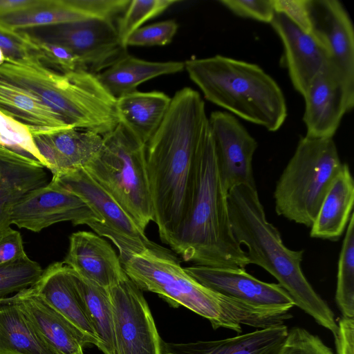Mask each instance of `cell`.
<instances>
[{
    "label": "cell",
    "instance_id": "cell-15",
    "mask_svg": "<svg viewBox=\"0 0 354 354\" xmlns=\"http://www.w3.org/2000/svg\"><path fill=\"white\" fill-rule=\"evenodd\" d=\"M184 268L203 286L250 306L284 311L295 306L290 296L279 283L262 281L245 268L200 265Z\"/></svg>",
    "mask_w": 354,
    "mask_h": 354
},
{
    "label": "cell",
    "instance_id": "cell-3",
    "mask_svg": "<svg viewBox=\"0 0 354 354\" xmlns=\"http://www.w3.org/2000/svg\"><path fill=\"white\" fill-rule=\"evenodd\" d=\"M228 206L233 235L239 245L246 247L250 264L272 275L295 306L335 337L337 324L334 313L301 270L304 250H292L284 245L278 229L266 218L257 188L248 185L232 188L228 192Z\"/></svg>",
    "mask_w": 354,
    "mask_h": 354
},
{
    "label": "cell",
    "instance_id": "cell-33",
    "mask_svg": "<svg viewBox=\"0 0 354 354\" xmlns=\"http://www.w3.org/2000/svg\"><path fill=\"white\" fill-rule=\"evenodd\" d=\"M178 0H132L118 22L117 30L120 41L127 47L128 38L146 21L164 12Z\"/></svg>",
    "mask_w": 354,
    "mask_h": 354
},
{
    "label": "cell",
    "instance_id": "cell-36",
    "mask_svg": "<svg viewBox=\"0 0 354 354\" xmlns=\"http://www.w3.org/2000/svg\"><path fill=\"white\" fill-rule=\"evenodd\" d=\"M26 35L35 46L43 64L45 62L63 74L84 70L78 58L65 47Z\"/></svg>",
    "mask_w": 354,
    "mask_h": 354
},
{
    "label": "cell",
    "instance_id": "cell-17",
    "mask_svg": "<svg viewBox=\"0 0 354 354\" xmlns=\"http://www.w3.org/2000/svg\"><path fill=\"white\" fill-rule=\"evenodd\" d=\"M283 47V59L294 88L304 95L310 83L330 63L325 48L313 34L276 13L270 23Z\"/></svg>",
    "mask_w": 354,
    "mask_h": 354
},
{
    "label": "cell",
    "instance_id": "cell-4",
    "mask_svg": "<svg viewBox=\"0 0 354 354\" xmlns=\"http://www.w3.org/2000/svg\"><path fill=\"white\" fill-rule=\"evenodd\" d=\"M127 277L142 291L156 293L207 319L214 329L241 333V325L264 328L271 322L267 309L250 306L214 291L195 280L174 252L153 243L122 263Z\"/></svg>",
    "mask_w": 354,
    "mask_h": 354
},
{
    "label": "cell",
    "instance_id": "cell-24",
    "mask_svg": "<svg viewBox=\"0 0 354 354\" xmlns=\"http://www.w3.org/2000/svg\"><path fill=\"white\" fill-rule=\"evenodd\" d=\"M184 69L182 62H150L127 53L95 75L104 89L117 99L136 91L138 85L147 80Z\"/></svg>",
    "mask_w": 354,
    "mask_h": 354
},
{
    "label": "cell",
    "instance_id": "cell-30",
    "mask_svg": "<svg viewBox=\"0 0 354 354\" xmlns=\"http://www.w3.org/2000/svg\"><path fill=\"white\" fill-rule=\"evenodd\" d=\"M41 132L47 134L68 169L84 167L97 154L103 142L100 134L72 127Z\"/></svg>",
    "mask_w": 354,
    "mask_h": 354
},
{
    "label": "cell",
    "instance_id": "cell-39",
    "mask_svg": "<svg viewBox=\"0 0 354 354\" xmlns=\"http://www.w3.org/2000/svg\"><path fill=\"white\" fill-rule=\"evenodd\" d=\"M223 6L241 17L270 24L276 14L273 0H221Z\"/></svg>",
    "mask_w": 354,
    "mask_h": 354
},
{
    "label": "cell",
    "instance_id": "cell-42",
    "mask_svg": "<svg viewBox=\"0 0 354 354\" xmlns=\"http://www.w3.org/2000/svg\"><path fill=\"white\" fill-rule=\"evenodd\" d=\"M337 354H354V319L342 317L335 336Z\"/></svg>",
    "mask_w": 354,
    "mask_h": 354
},
{
    "label": "cell",
    "instance_id": "cell-31",
    "mask_svg": "<svg viewBox=\"0 0 354 354\" xmlns=\"http://www.w3.org/2000/svg\"><path fill=\"white\" fill-rule=\"evenodd\" d=\"M335 301L343 317H354V214L347 225L338 260Z\"/></svg>",
    "mask_w": 354,
    "mask_h": 354
},
{
    "label": "cell",
    "instance_id": "cell-43",
    "mask_svg": "<svg viewBox=\"0 0 354 354\" xmlns=\"http://www.w3.org/2000/svg\"><path fill=\"white\" fill-rule=\"evenodd\" d=\"M37 0H0V17L35 3Z\"/></svg>",
    "mask_w": 354,
    "mask_h": 354
},
{
    "label": "cell",
    "instance_id": "cell-27",
    "mask_svg": "<svg viewBox=\"0 0 354 354\" xmlns=\"http://www.w3.org/2000/svg\"><path fill=\"white\" fill-rule=\"evenodd\" d=\"M0 354H61L9 298L0 301Z\"/></svg>",
    "mask_w": 354,
    "mask_h": 354
},
{
    "label": "cell",
    "instance_id": "cell-14",
    "mask_svg": "<svg viewBox=\"0 0 354 354\" xmlns=\"http://www.w3.org/2000/svg\"><path fill=\"white\" fill-rule=\"evenodd\" d=\"M218 168L227 192L248 185L256 187L252 159L258 143L236 117L214 111L208 118Z\"/></svg>",
    "mask_w": 354,
    "mask_h": 354
},
{
    "label": "cell",
    "instance_id": "cell-28",
    "mask_svg": "<svg viewBox=\"0 0 354 354\" xmlns=\"http://www.w3.org/2000/svg\"><path fill=\"white\" fill-rule=\"evenodd\" d=\"M85 313L104 354H115L114 324L108 289L93 283L71 270Z\"/></svg>",
    "mask_w": 354,
    "mask_h": 354
},
{
    "label": "cell",
    "instance_id": "cell-34",
    "mask_svg": "<svg viewBox=\"0 0 354 354\" xmlns=\"http://www.w3.org/2000/svg\"><path fill=\"white\" fill-rule=\"evenodd\" d=\"M44 270L28 256L0 265V301L11 293H18L32 286Z\"/></svg>",
    "mask_w": 354,
    "mask_h": 354
},
{
    "label": "cell",
    "instance_id": "cell-19",
    "mask_svg": "<svg viewBox=\"0 0 354 354\" xmlns=\"http://www.w3.org/2000/svg\"><path fill=\"white\" fill-rule=\"evenodd\" d=\"M32 288L76 328L88 344L98 346L97 338L85 313L71 269L63 261L49 265Z\"/></svg>",
    "mask_w": 354,
    "mask_h": 354
},
{
    "label": "cell",
    "instance_id": "cell-12",
    "mask_svg": "<svg viewBox=\"0 0 354 354\" xmlns=\"http://www.w3.org/2000/svg\"><path fill=\"white\" fill-rule=\"evenodd\" d=\"M63 221L92 229L99 219L81 198L52 180L24 196L10 214V224L34 232Z\"/></svg>",
    "mask_w": 354,
    "mask_h": 354
},
{
    "label": "cell",
    "instance_id": "cell-9",
    "mask_svg": "<svg viewBox=\"0 0 354 354\" xmlns=\"http://www.w3.org/2000/svg\"><path fill=\"white\" fill-rule=\"evenodd\" d=\"M52 181L81 198L96 214L99 223L92 230L113 242L122 263L133 254L151 245L136 223L83 167L53 175Z\"/></svg>",
    "mask_w": 354,
    "mask_h": 354
},
{
    "label": "cell",
    "instance_id": "cell-29",
    "mask_svg": "<svg viewBox=\"0 0 354 354\" xmlns=\"http://www.w3.org/2000/svg\"><path fill=\"white\" fill-rule=\"evenodd\" d=\"M87 20L68 0H37L33 5L0 17V25L12 30Z\"/></svg>",
    "mask_w": 354,
    "mask_h": 354
},
{
    "label": "cell",
    "instance_id": "cell-25",
    "mask_svg": "<svg viewBox=\"0 0 354 354\" xmlns=\"http://www.w3.org/2000/svg\"><path fill=\"white\" fill-rule=\"evenodd\" d=\"M171 97L163 92H134L116 99L119 122L145 145L160 126Z\"/></svg>",
    "mask_w": 354,
    "mask_h": 354
},
{
    "label": "cell",
    "instance_id": "cell-8",
    "mask_svg": "<svg viewBox=\"0 0 354 354\" xmlns=\"http://www.w3.org/2000/svg\"><path fill=\"white\" fill-rule=\"evenodd\" d=\"M83 168L145 232L154 218L145 145L119 122Z\"/></svg>",
    "mask_w": 354,
    "mask_h": 354
},
{
    "label": "cell",
    "instance_id": "cell-5",
    "mask_svg": "<svg viewBox=\"0 0 354 354\" xmlns=\"http://www.w3.org/2000/svg\"><path fill=\"white\" fill-rule=\"evenodd\" d=\"M191 80L209 102L235 117L279 130L288 115L277 82L259 65L221 55L184 62Z\"/></svg>",
    "mask_w": 354,
    "mask_h": 354
},
{
    "label": "cell",
    "instance_id": "cell-10",
    "mask_svg": "<svg viewBox=\"0 0 354 354\" xmlns=\"http://www.w3.org/2000/svg\"><path fill=\"white\" fill-rule=\"evenodd\" d=\"M28 35L65 47L93 74L105 70L127 54L113 20L89 19L21 30Z\"/></svg>",
    "mask_w": 354,
    "mask_h": 354
},
{
    "label": "cell",
    "instance_id": "cell-11",
    "mask_svg": "<svg viewBox=\"0 0 354 354\" xmlns=\"http://www.w3.org/2000/svg\"><path fill=\"white\" fill-rule=\"evenodd\" d=\"M108 291L115 354H162V339L142 290L126 277Z\"/></svg>",
    "mask_w": 354,
    "mask_h": 354
},
{
    "label": "cell",
    "instance_id": "cell-20",
    "mask_svg": "<svg viewBox=\"0 0 354 354\" xmlns=\"http://www.w3.org/2000/svg\"><path fill=\"white\" fill-rule=\"evenodd\" d=\"M26 315L40 335L61 354H84L83 336L39 297L32 286L8 297Z\"/></svg>",
    "mask_w": 354,
    "mask_h": 354
},
{
    "label": "cell",
    "instance_id": "cell-41",
    "mask_svg": "<svg viewBox=\"0 0 354 354\" xmlns=\"http://www.w3.org/2000/svg\"><path fill=\"white\" fill-rule=\"evenodd\" d=\"M21 235L10 226L0 230V265L15 261L25 257Z\"/></svg>",
    "mask_w": 354,
    "mask_h": 354
},
{
    "label": "cell",
    "instance_id": "cell-6",
    "mask_svg": "<svg viewBox=\"0 0 354 354\" xmlns=\"http://www.w3.org/2000/svg\"><path fill=\"white\" fill-rule=\"evenodd\" d=\"M0 77L31 93L71 127L103 136L119 123L116 98L86 71L63 74L43 64L5 62Z\"/></svg>",
    "mask_w": 354,
    "mask_h": 354
},
{
    "label": "cell",
    "instance_id": "cell-38",
    "mask_svg": "<svg viewBox=\"0 0 354 354\" xmlns=\"http://www.w3.org/2000/svg\"><path fill=\"white\" fill-rule=\"evenodd\" d=\"M279 354H333L317 335L296 327L288 330Z\"/></svg>",
    "mask_w": 354,
    "mask_h": 354
},
{
    "label": "cell",
    "instance_id": "cell-35",
    "mask_svg": "<svg viewBox=\"0 0 354 354\" xmlns=\"http://www.w3.org/2000/svg\"><path fill=\"white\" fill-rule=\"evenodd\" d=\"M0 48L6 62L34 65L42 64L36 49L26 33L0 25Z\"/></svg>",
    "mask_w": 354,
    "mask_h": 354
},
{
    "label": "cell",
    "instance_id": "cell-7",
    "mask_svg": "<svg viewBox=\"0 0 354 354\" xmlns=\"http://www.w3.org/2000/svg\"><path fill=\"white\" fill-rule=\"evenodd\" d=\"M342 165L333 138L301 137L275 187L277 214L310 227Z\"/></svg>",
    "mask_w": 354,
    "mask_h": 354
},
{
    "label": "cell",
    "instance_id": "cell-22",
    "mask_svg": "<svg viewBox=\"0 0 354 354\" xmlns=\"http://www.w3.org/2000/svg\"><path fill=\"white\" fill-rule=\"evenodd\" d=\"M48 183L43 166L0 147V230L10 226L12 210L24 196Z\"/></svg>",
    "mask_w": 354,
    "mask_h": 354
},
{
    "label": "cell",
    "instance_id": "cell-32",
    "mask_svg": "<svg viewBox=\"0 0 354 354\" xmlns=\"http://www.w3.org/2000/svg\"><path fill=\"white\" fill-rule=\"evenodd\" d=\"M0 147L47 168L30 129L0 110Z\"/></svg>",
    "mask_w": 354,
    "mask_h": 354
},
{
    "label": "cell",
    "instance_id": "cell-21",
    "mask_svg": "<svg viewBox=\"0 0 354 354\" xmlns=\"http://www.w3.org/2000/svg\"><path fill=\"white\" fill-rule=\"evenodd\" d=\"M288 330L283 324L233 337L187 343L162 339V354H279Z\"/></svg>",
    "mask_w": 354,
    "mask_h": 354
},
{
    "label": "cell",
    "instance_id": "cell-18",
    "mask_svg": "<svg viewBox=\"0 0 354 354\" xmlns=\"http://www.w3.org/2000/svg\"><path fill=\"white\" fill-rule=\"evenodd\" d=\"M63 263L81 277L106 289L127 277L111 245L98 234L73 233Z\"/></svg>",
    "mask_w": 354,
    "mask_h": 354
},
{
    "label": "cell",
    "instance_id": "cell-2",
    "mask_svg": "<svg viewBox=\"0 0 354 354\" xmlns=\"http://www.w3.org/2000/svg\"><path fill=\"white\" fill-rule=\"evenodd\" d=\"M169 246L185 261L196 265L245 268L250 264L232 231L228 192L220 176L209 127L197 153L188 209Z\"/></svg>",
    "mask_w": 354,
    "mask_h": 354
},
{
    "label": "cell",
    "instance_id": "cell-26",
    "mask_svg": "<svg viewBox=\"0 0 354 354\" xmlns=\"http://www.w3.org/2000/svg\"><path fill=\"white\" fill-rule=\"evenodd\" d=\"M0 110L26 125L31 132L71 127L31 93L1 77Z\"/></svg>",
    "mask_w": 354,
    "mask_h": 354
},
{
    "label": "cell",
    "instance_id": "cell-40",
    "mask_svg": "<svg viewBox=\"0 0 354 354\" xmlns=\"http://www.w3.org/2000/svg\"><path fill=\"white\" fill-rule=\"evenodd\" d=\"M276 13L286 16L306 32H311L308 0H273Z\"/></svg>",
    "mask_w": 354,
    "mask_h": 354
},
{
    "label": "cell",
    "instance_id": "cell-44",
    "mask_svg": "<svg viewBox=\"0 0 354 354\" xmlns=\"http://www.w3.org/2000/svg\"><path fill=\"white\" fill-rule=\"evenodd\" d=\"M6 62V58L2 50L0 48V66Z\"/></svg>",
    "mask_w": 354,
    "mask_h": 354
},
{
    "label": "cell",
    "instance_id": "cell-1",
    "mask_svg": "<svg viewBox=\"0 0 354 354\" xmlns=\"http://www.w3.org/2000/svg\"><path fill=\"white\" fill-rule=\"evenodd\" d=\"M209 127L205 102L189 87L177 91L160 126L145 144L153 222L169 245L187 213L195 161Z\"/></svg>",
    "mask_w": 354,
    "mask_h": 354
},
{
    "label": "cell",
    "instance_id": "cell-16",
    "mask_svg": "<svg viewBox=\"0 0 354 354\" xmlns=\"http://www.w3.org/2000/svg\"><path fill=\"white\" fill-rule=\"evenodd\" d=\"M308 9L311 33L354 87V30L347 10L337 0H308Z\"/></svg>",
    "mask_w": 354,
    "mask_h": 354
},
{
    "label": "cell",
    "instance_id": "cell-37",
    "mask_svg": "<svg viewBox=\"0 0 354 354\" xmlns=\"http://www.w3.org/2000/svg\"><path fill=\"white\" fill-rule=\"evenodd\" d=\"M178 28V25L174 19L140 27L128 38L127 47L165 46L172 41Z\"/></svg>",
    "mask_w": 354,
    "mask_h": 354
},
{
    "label": "cell",
    "instance_id": "cell-13",
    "mask_svg": "<svg viewBox=\"0 0 354 354\" xmlns=\"http://www.w3.org/2000/svg\"><path fill=\"white\" fill-rule=\"evenodd\" d=\"M305 136L333 138L344 115L354 106V87L331 62L317 74L302 96Z\"/></svg>",
    "mask_w": 354,
    "mask_h": 354
},
{
    "label": "cell",
    "instance_id": "cell-23",
    "mask_svg": "<svg viewBox=\"0 0 354 354\" xmlns=\"http://www.w3.org/2000/svg\"><path fill=\"white\" fill-rule=\"evenodd\" d=\"M353 178L348 165L343 163L310 227V236L333 241L338 240L353 213Z\"/></svg>",
    "mask_w": 354,
    "mask_h": 354
}]
</instances>
